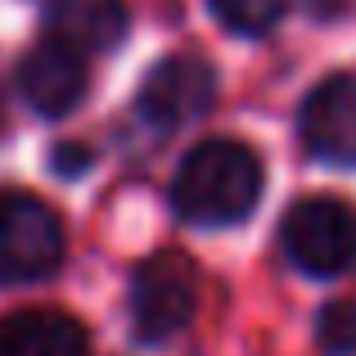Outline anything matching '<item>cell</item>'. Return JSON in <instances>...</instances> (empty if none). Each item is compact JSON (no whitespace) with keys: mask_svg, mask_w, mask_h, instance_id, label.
Masks as SVG:
<instances>
[{"mask_svg":"<svg viewBox=\"0 0 356 356\" xmlns=\"http://www.w3.org/2000/svg\"><path fill=\"white\" fill-rule=\"evenodd\" d=\"M298 136L307 154L334 167H356V77H330L302 99Z\"/></svg>","mask_w":356,"mask_h":356,"instance_id":"obj_6","label":"cell"},{"mask_svg":"<svg viewBox=\"0 0 356 356\" xmlns=\"http://www.w3.org/2000/svg\"><path fill=\"white\" fill-rule=\"evenodd\" d=\"M261 199V158L243 140H203L181 158L172 208L190 226H235Z\"/></svg>","mask_w":356,"mask_h":356,"instance_id":"obj_1","label":"cell"},{"mask_svg":"<svg viewBox=\"0 0 356 356\" xmlns=\"http://www.w3.org/2000/svg\"><path fill=\"white\" fill-rule=\"evenodd\" d=\"M280 243L307 275H343L356 261V208L343 199H298L280 221Z\"/></svg>","mask_w":356,"mask_h":356,"instance_id":"obj_3","label":"cell"},{"mask_svg":"<svg viewBox=\"0 0 356 356\" xmlns=\"http://www.w3.org/2000/svg\"><path fill=\"white\" fill-rule=\"evenodd\" d=\"M50 36L81 54L113 50L127 36L122 0H50Z\"/></svg>","mask_w":356,"mask_h":356,"instance_id":"obj_9","label":"cell"},{"mask_svg":"<svg viewBox=\"0 0 356 356\" xmlns=\"http://www.w3.org/2000/svg\"><path fill=\"white\" fill-rule=\"evenodd\" d=\"M18 90L41 118L72 113L86 99V54L45 36L18 63Z\"/></svg>","mask_w":356,"mask_h":356,"instance_id":"obj_7","label":"cell"},{"mask_svg":"<svg viewBox=\"0 0 356 356\" xmlns=\"http://www.w3.org/2000/svg\"><path fill=\"white\" fill-rule=\"evenodd\" d=\"M63 261V226L50 203L0 194V284H36Z\"/></svg>","mask_w":356,"mask_h":356,"instance_id":"obj_4","label":"cell"},{"mask_svg":"<svg viewBox=\"0 0 356 356\" xmlns=\"http://www.w3.org/2000/svg\"><path fill=\"white\" fill-rule=\"evenodd\" d=\"M217 23L235 36H261L284 18L289 0H208Z\"/></svg>","mask_w":356,"mask_h":356,"instance_id":"obj_10","label":"cell"},{"mask_svg":"<svg viewBox=\"0 0 356 356\" xmlns=\"http://www.w3.org/2000/svg\"><path fill=\"white\" fill-rule=\"evenodd\" d=\"M0 356H90V334L68 312L27 307L0 321Z\"/></svg>","mask_w":356,"mask_h":356,"instance_id":"obj_8","label":"cell"},{"mask_svg":"<svg viewBox=\"0 0 356 356\" xmlns=\"http://www.w3.org/2000/svg\"><path fill=\"white\" fill-rule=\"evenodd\" d=\"M194 302H199V270L185 252H154L131 275V330L149 348L172 343L194 321Z\"/></svg>","mask_w":356,"mask_h":356,"instance_id":"obj_2","label":"cell"},{"mask_svg":"<svg viewBox=\"0 0 356 356\" xmlns=\"http://www.w3.org/2000/svg\"><path fill=\"white\" fill-rule=\"evenodd\" d=\"M50 167L59 176H77V172H86V167H90V149L86 145H59V149H54V158H50Z\"/></svg>","mask_w":356,"mask_h":356,"instance_id":"obj_12","label":"cell"},{"mask_svg":"<svg viewBox=\"0 0 356 356\" xmlns=\"http://www.w3.org/2000/svg\"><path fill=\"white\" fill-rule=\"evenodd\" d=\"M316 348L321 356H356V302H330L316 316Z\"/></svg>","mask_w":356,"mask_h":356,"instance_id":"obj_11","label":"cell"},{"mask_svg":"<svg viewBox=\"0 0 356 356\" xmlns=\"http://www.w3.org/2000/svg\"><path fill=\"white\" fill-rule=\"evenodd\" d=\"M217 99V72H212L208 59L199 54H167L154 68L145 72L136 95V113L154 127L172 131L185 127V122L203 118Z\"/></svg>","mask_w":356,"mask_h":356,"instance_id":"obj_5","label":"cell"},{"mask_svg":"<svg viewBox=\"0 0 356 356\" xmlns=\"http://www.w3.org/2000/svg\"><path fill=\"white\" fill-rule=\"evenodd\" d=\"M0 127H5V108H0Z\"/></svg>","mask_w":356,"mask_h":356,"instance_id":"obj_13","label":"cell"}]
</instances>
